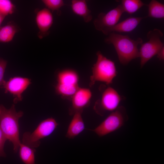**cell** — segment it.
<instances>
[{
	"label": "cell",
	"instance_id": "5bb4252c",
	"mask_svg": "<svg viewBox=\"0 0 164 164\" xmlns=\"http://www.w3.org/2000/svg\"><path fill=\"white\" fill-rule=\"evenodd\" d=\"M71 2V9L74 14L82 17L85 22L92 20L91 11L88 8L86 0H73Z\"/></svg>",
	"mask_w": 164,
	"mask_h": 164
},
{
	"label": "cell",
	"instance_id": "7c38bea8",
	"mask_svg": "<svg viewBox=\"0 0 164 164\" xmlns=\"http://www.w3.org/2000/svg\"><path fill=\"white\" fill-rule=\"evenodd\" d=\"M144 17H129L114 26L105 30L102 33L105 35H108L112 32H130L134 29L139 24Z\"/></svg>",
	"mask_w": 164,
	"mask_h": 164
},
{
	"label": "cell",
	"instance_id": "8992f818",
	"mask_svg": "<svg viewBox=\"0 0 164 164\" xmlns=\"http://www.w3.org/2000/svg\"><path fill=\"white\" fill-rule=\"evenodd\" d=\"M163 36L162 32L158 29H155L148 32L147 36L149 40L146 42L141 44L139 50L141 68L157 55L164 46V43L160 39Z\"/></svg>",
	"mask_w": 164,
	"mask_h": 164
},
{
	"label": "cell",
	"instance_id": "ba28073f",
	"mask_svg": "<svg viewBox=\"0 0 164 164\" xmlns=\"http://www.w3.org/2000/svg\"><path fill=\"white\" fill-rule=\"evenodd\" d=\"M124 12L121 4L106 13L101 12L94 21L95 29L102 32L116 25Z\"/></svg>",
	"mask_w": 164,
	"mask_h": 164
},
{
	"label": "cell",
	"instance_id": "3957f363",
	"mask_svg": "<svg viewBox=\"0 0 164 164\" xmlns=\"http://www.w3.org/2000/svg\"><path fill=\"white\" fill-rule=\"evenodd\" d=\"M96 55L97 60L92 68L90 86L97 81L103 82L107 85L111 84L117 73L114 63L104 56L100 51L97 52Z\"/></svg>",
	"mask_w": 164,
	"mask_h": 164
},
{
	"label": "cell",
	"instance_id": "d4e9b609",
	"mask_svg": "<svg viewBox=\"0 0 164 164\" xmlns=\"http://www.w3.org/2000/svg\"><path fill=\"white\" fill-rule=\"evenodd\" d=\"M157 55V57L160 60H164V46L158 53Z\"/></svg>",
	"mask_w": 164,
	"mask_h": 164
},
{
	"label": "cell",
	"instance_id": "5b68a950",
	"mask_svg": "<svg viewBox=\"0 0 164 164\" xmlns=\"http://www.w3.org/2000/svg\"><path fill=\"white\" fill-rule=\"evenodd\" d=\"M128 117L125 108L119 106L97 127L90 130L101 137L113 132L121 127L128 120Z\"/></svg>",
	"mask_w": 164,
	"mask_h": 164
},
{
	"label": "cell",
	"instance_id": "e0dca14e",
	"mask_svg": "<svg viewBox=\"0 0 164 164\" xmlns=\"http://www.w3.org/2000/svg\"><path fill=\"white\" fill-rule=\"evenodd\" d=\"M19 155L22 161L25 164H36L35 162V149L32 148L22 143L19 148Z\"/></svg>",
	"mask_w": 164,
	"mask_h": 164
},
{
	"label": "cell",
	"instance_id": "2e32d148",
	"mask_svg": "<svg viewBox=\"0 0 164 164\" xmlns=\"http://www.w3.org/2000/svg\"><path fill=\"white\" fill-rule=\"evenodd\" d=\"M16 24L10 22L6 25L0 27V42L8 43L11 41L15 34L19 30Z\"/></svg>",
	"mask_w": 164,
	"mask_h": 164
},
{
	"label": "cell",
	"instance_id": "44dd1931",
	"mask_svg": "<svg viewBox=\"0 0 164 164\" xmlns=\"http://www.w3.org/2000/svg\"><path fill=\"white\" fill-rule=\"evenodd\" d=\"M15 7L11 1L0 0V13L5 16L11 14L15 11Z\"/></svg>",
	"mask_w": 164,
	"mask_h": 164
},
{
	"label": "cell",
	"instance_id": "ffe728a7",
	"mask_svg": "<svg viewBox=\"0 0 164 164\" xmlns=\"http://www.w3.org/2000/svg\"><path fill=\"white\" fill-rule=\"evenodd\" d=\"M79 87L78 86H68L57 83L55 91L58 94L63 97L72 98Z\"/></svg>",
	"mask_w": 164,
	"mask_h": 164
},
{
	"label": "cell",
	"instance_id": "cb8c5ba5",
	"mask_svg": "<svg viewBox=\"0 0 164 164\" xmlns=\"http://www.w3.org/2000/svg\"><path fill=\"white\" fill-rule=\"evenodd\" d=\"M7 140V138L0 128V157H5L6 156L4 150V146Z\"/></svg>",
	"mask_w": 164,
	"mask_h": 164
},
{
	"label": "cell",
	"instance_id": "7402d4cb",
	"mask_svg": "<svg viewBox=\"0 0 164 164\" xmlns=\"http://www.w3.org/2000/svg\"><path fill=\"white\" fill-rule=\"evenodd\" d=\"M42 1L47 8L53 11H58L65 5L62 0H43Z\"/></svg>",
	"mask_w": 164,
	"mask_h": 164
},
{
	"label": "cell",
	"instance_id": "9c48e42d",
	"mask_svg": "<svg viewBox=\"0 0 164 164\" xmlns=\"http://www.w3.org/2000/svg\"><path fill=\"white\" fill-rule=\"evenodd\" d=\"M31 83L30 79L20 77L10 78L8 81H5L2 87L5 89V92H8L13 95V102L16 104L22 100V94Z\"/></svg>",
	"mask_w": 164,
	"mask_h": 164
},
{
	"label": "cell",
	"instance_id": "484cf974",
	"mask_svg": "<svg viewBox=\"0 0 164 164\" xmlns=\"http://www.w3.org/2000/svg\"><path fill=\"white\" fill-rule=\"evenodd\" d=\"M5 16L0 13V26L4 20Z\"/></svg>",
	"mask_w": 164,
	"mask_h": 164
},
{
	"label": "cell",
	"instance_id": "30bf717a",
	"mask_svg": "<svg viewBox=\"0 0 164 164\" xmlns=\"http://www.w3.org/2000/svg\"><path fill=\"white\" fill-rule=\"evenodd\" d=\"M36 20L39 30L38 36L42 39L50 33V29L53 23V15L50 10L45 8L37 12Z\"/></svg>",
	"mask_w": 164,
	"mask_h": 164
},
{
	"label": "cell",
	"instance_id": "6da1fadb",
	"mask_svg": "<svg viewBox=\"0 0 164 164\" xmlns=\"http://www.w3.org/2000/svg\"><path fill=\"white\" fill-rule=\"evenodd\" d=\"M104 41L108 44L113 45L119 60L122 65H127L132 60L139 57L138 46L143 43L140 38L135 40L128 35L112 32L108 35Z\"/></svg>",
	"mask_w": 164,
	"mask_h": 164
},
{
	"label": "cell",
	"instance_id": "277c9868",
	"mask_svg": "<svg viewBox=\"0 0 164 164\" xmlns=\"http://www.w3.org/2000/svg\"><path fill=\"white\" fill-rule=\"evenodd\" d=\"M58 125L53 118L42 121L32 132H27L23 134L22 143L33 149L38 148L40 144V140L50 135Z\"/></svg>",
	"mask_w": 164,
	"mask_h": 164
},
{
	"label": "cell",
	"instance_id": "52a82bcc",
	"mask_svg": "<svg viewBox=\"0 0 164 164\" xmlns=\"http://www.w3.org/2000/svg\"><path fill=\"white\" fill-rule=\"evenodd\" d=\"M122 99L115 89L108 87L103 92L101 99L96 104L94 110L101 115L106 112H112L118 107Z\"/></svg>",
	"mask_w": 164,
	"mask_h": 164
},
{
	"label": "cell",
	"instance_id": "8fae6325",
	"mask_svg": "<svg viewBox=\"0 0 164 164\" xmlns=\"http://www.w3.org/2000/svg\"><path fill=\"white\" fill-rule=\"evenodd\" d=\"M92 97V93L88 88L79 87L72 97V106L70 113L82 112L88 106Z\"/></svg>",
	"mask_w": 164,
	"mask_h": 164
},
{
	"label": "cell",
	"instance_id": "603a6c76",
	"mask_svg": "<svg viewBox=\"0 0 164 164\" xmlns=\"http://www.w3.org/2000/svg\"><path fill=\"white\" fill-rule=\"evenodd\" d=\"M7 63L6 60L0 58V87L2 86L5 81L4 75Z\"/></svg>",
	"mask_w": 164,
	"mask_h": 164
},
{
	"label": "cell",
	"instance_id": "d6986e66",
	"mask_svg": "<svg viewBox=\"0 0 164 164\" xmlns=\"http://www.w3.org/2000/svg\"><path fill=\"white\" fill-rule=\"evenodd\" d=\"M121 5L124 12L132 14L143 6L147 5V4L140 0H122Z\"/></svg>",
	"mask_w": 164,
	"mask_h": 164
},
{
	"label": "cell",
	"instance_id": "7a4b0ae2",
	"mask_svg": "<svg viewBox=\"0 0 164 164\" xmlns=\"http://www.w3.org/2000/svg\"><path fill=\"white\" fill-rule=\"evenodd\" d=\"M23 115L22 111H16L14 104L9 109L0 105V128L7 139L12 144L15 153L18 151L21 143L19 121Z\"/></svg>",
	"mask_w": 164,
	"mask_h": 164
},
{
	"label": "cell",
	"instance_id": "4fadbf2b",
	"mask_svg": "<svg viewBox=\"0 0 164 164\" xmlns=\"http://www.w3.org/2000/svg\"><path fill=\"white\" fill-rule=\"evenodd\" d=\"M82 112L74 113L66 134V137L69 139L73 138L81 133L85 129V125L82 117Z\"/></svg>",
	"mask_w": 164,
	"mask_h": 164
},
{
	"label": "cell",
	"instance_id": "9a60e30c",
	"mask_svg": "<svg viewBox=\"0 0 164 164\" xmlns=\"http://www.w3.org/2000/svg\"><path fill=\"white\" fill-rule=\"evenodd\" d=\"M79 77L77 73L71 69L59 72L57 75V83L68 86H78Z\"/></svg>",
	"mask_w": 164,
	"mask_h": 164
},
{
	"label": "cell",
	"instance_id": "ac0fdd59",
	"mask_svg": "<svg viewBox=\"0 0 164 164\" xmlns=\"http://www.w3.org/2000/svg\"><path fill=\"white\" fill-rule=\"evenodd\" d=\"M147 6L148 9V13L147 17L155 19L164 18V4L156 0H152Z\"/></svg>",
	"mask_w": 164,
	"mask_h": 164
}]
</instances>
